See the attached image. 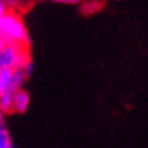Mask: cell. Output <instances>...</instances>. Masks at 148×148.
Here are the masks:
<instances>
[{
  "instance_id": "8992f818",
  "label": "cell",
  "mask_w": 148,
  "mask_h": 148,
  "mask_svg": "<svg viewBox=\"0 0 148 148\" xmlns=\"http://www.w3.org/2000/svg\"><path fill=\"white\" fill-rule=\"evenodd\" d=\"M0 148H14L9 132L6 130L5 125H0Z\"/></svg>"
},
{
  "instance_id": "52a82bcc",
  "label": "cell",
  "mask_w": 148,
  "mask_h": 148,
  "mask_svg": "<svg viewBox=\"0 0 148 148\" xmlns=\"http://www.w3.org/2000/svg\"><path fill=\"white\" fill-rule=\"evenodd\" d=\"M11 95H12V92L0 94V112H2L3 115L11 112Z\"/></svg>"
},
{
  "instance_id": "9c48e42d",
  "label": "cell",
  "mask_w": 148,
  "mask_h": 148,
  "mask_svg": "<svg viewBox=\"0 0 148 148\" xmlns=\"http://www.w3.org/2000/svg\"><path fill=\"white\" fill-rule=\"evenodd\" d=\"M20 70L23 71V74L26 76V79H27L30 74H32V70H33V65H32V60H27V62H26L24 65H21L20 66Z\"/></svg>"
},
{
  "instance_id": "8fae6325",
  "label": "cell",
  "mask_w": 148,
  "mask_h": 148,
  "mask_svg": "<svg viewBox=\"0 0 148 148\" xmlns=\"http://www.w3.org/2000/svg\"><path fill=\"white\" fill-rule=\"evenodd\" d=\"M3 121H5V115L0 112V125H3Z\"/></svg>"
},
{
  "instance_id": "6da1fadb",
  "label": "cell",
  "mask_w": 148,
  "mask_h": 148,
  "mask_svg": "<svg viewBox=\"0 0 148 148\" xmlns=\"http://www.w3.org/2000/svg\"><path fill=\"white\" fill-rule=\"evenodd\" d=\"M0 38L3 42L18 44V45H29V33L15 11H9L0 18Z\"/></svg>"
},
{
  "instance_id": "277c9868",
  "label": "cell",
  "mask_w": 148,
  "mask_h": 148,
  "mask_svg": "<svg viewBox=\"0 0 148 148\" xmlns=\"http://www.w3.org/2000/svg\"><path fill=\"white\" fill-rule=\"evenodd\" d=\"M11 76H12V70H6V68L0 70V94L9 92Z\"/></svg>"
},
{
  "instance_id": "7a4b0ae2",
  "label": "cell",
  "mask_w": 148,
  "mask_h": 148,
  "mask_svg": "<svg viewBox=\"0 0 148 148\" xmlns=\"http://www.w3.org/2000/svg\"><path fill=\"white\" fill-rule=\"evenodd\" d=\"M27 60H30L27 45H18V44H8L3 42L0 49V70H15L24 65Z\"/></svg>"
},
{
  "instance_id": "5b68a950",
  "label": "cell",
  "mask_w": 148,
  "mask_h": 148,
  "mask_svg": "<svg viewBox=\"0 0 148 148\" xmlns=\"http://www.w3.org/2000/svg\"><path fill=\"white\" fill-rule=\"evenodd\" d=\"M101 8V0H86L82 5V11L85 14H94Z\"/></svg>"
},
{
  "instance_id": "ba28073f",
  "label": "cell",
  "mask_w": 148,
  "mask_h": 148,
  "mask_svg": "<svg viewBox=\"0 0 148 148\" xmlns=\"http://www.w3.org/2000/svg\"><path fill=\"white\" fill-rule=\"evenodd\" d=\"M18 0H0V18H2L6 12L15 11V6Z\"/></svg>"
},
{
  "instance_id": "30bf717a",
  "label": "cell",
  "mask_w": 148,
  "mask_h": 148,
  "mask_svg": "<svg viewBox=\"0 0 148 148\" xmlns=\"http://www.w3.org/2000/svg\"><path fill=\"white\" fill-rule=\"evenodd\" d=\"M53 2L64 3V5H79V3H82V0H53Z\"/></svg>"
},
{
  "instance_id": "3957f363",
  "label": "cell",
  "mask_w": 148,
  "mask_h": 148,
  "mask_svg": "<svg viewBox=\"0 0 148 148\" xmlns=\"http://www.w3.org/2000/svg\"><path fill=\"white\" fill-rule=\"evenodd\" d=\"M29 101H30V97L23 88L14 91L11 95V112H14V113L26 112L29 107Z\"/></svg>"
},
{
  "instance_id": "7c38bea8",
  "label": "cell",
  "mask_w": 148,
  "mask_h": 148,
  "mask_svg": "<svg viewBox=\"0 0 148 148\" xmlns=\"http://www.w3.org/2000/svg\"><path fill=\"white\" fill-rule=\"evenodd\" d=\"M2 42H3V41H2V38H0V44H2Z\"/></svg>"
}]
</instances>
